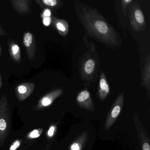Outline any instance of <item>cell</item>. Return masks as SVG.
<instances>
[{
	"label": "cell",
	"mask_w": 150,
	"mask_h": 150,
	"mask_svg": "<svg viewBox=\"0 0 150 150\" xmlns=\"http://www.w3.org/2000/svg\"><path fill=\"white\" fill-rule=\"evenodd\" d=\"M83 41L88 49L79 59L80 78L86 83H93L98 79L100 61L94 42H89L87 36L85 35L83 37Z\"/></svg>",
	"instance_id": "obj_2"
},
{
	"label": "cell",
	"mask_w": 150,
	"mask_h": 150,
	"mask_svg": "<svg viewBox=\"0 0 150 150\" xmlns=\"http://www.w3.org/2000/svg\"><path fill=\"white\" fill-rule=\"evenodd\" d=\"M22 139H16L11 144L8 150H18L22 144Z\"/></svg>",
	"instance_id": "obj_17"
},
{
	"label": "cell",
	"mask_w": 150,
	"mask_h": 150,
	"mask_svg": "<svg viewBox=\"0 0 150 150\" xmlns=\"http://www.w3.org/2000/svg\"><path fill=\"white\" fill-rule=\"evenodd\" d=\"M64 90L61 88H58L49 92L42 97L38 102L35 110H39L48 108L50 106L54 101L63 94Z\"/></svg>",
	"instance_id": "obj_5"
},
{
	"label": "cell",
	"mask_w": 150,
	"mask_h": 150,
	"mask_svg": "<svg viewBox=\"0 0 150 150\" xmlns=\"http://www.w3.org/2000/svg\"><path fill=\"white\" fill-rule=\"evenodd\" d=\"M129 22L132 28L136 32L145 30L146 21L144 13L137 1H134L129 6Z\"/></svg>",
	"instance_id": "obj_4"
},
{
	"label": "cell",
	"mask_w": 150,
	"mask_h": 150,
	"mask_svg": "<svg viewBox=\"0 0 150 150\" xmlns=\"http://www.w3.org/2000/svg\"><path fill=\"white\" fill-rule=\"evenodd\" d=\"M71 150H80L79 145V144L76 143H74L71 146Z\"/></svg>",
	"instance_id": "obj_21"
},
{
	"label": "cell",
	"mask_w": 150,
	"mask_h": 150,
	"mask_svg": "<svg viewBox=\"0 0 150 150\" xmlns=\"http://www.w3.org/2000/svg\"><path fill=\"white\" fill-rule=\"evenodd\" d=\"M52 25L59 34L61 36H66L70 30L68 22L63 19H59L55 17H52Z\"/></svg>",
	"instance_id": "obj_11"
},
{
	"label": "cell",
	"mask_w": 150,
	"mask_h": 150,
	"mask_svg": "<svg viewBox=\"0 0 150 150\" xmlns=\"http://www.w3.org/2000/svg\"><path fill=\"white\" fill-rule=\"evenodd\" d=\"M74 6L86 36L92 38L111 50L121 46L122 40L119 32L100 13L98 9L78 0L74 1Z\"/></svg>",
	"instance_id": "obj_1"
},
{
	"label": "cell",
	"mask_w": 150,
	"mask_h": 150,
	"mask_svg": "<svg viewBox=\"0 0 150 150\" xmlns=\"http://www.w3.org/2000/svg\"><path fill=\"white\" fill-rule=\"evenodd\" d=\"M2 50H1V47L0 46V56H1L2 55Z\"/></svg>",
	"instance_id": "obj_25"
},
{
	"label": "cell",
	"mask_w": 150,
	"mask_h": 150,
	"mask_svg": "<svg viewBox=\"0 0 150 150\" xmlns=\"http://www.w3.org/2000/svg\"><path fill=\"white\" fill-rule=\"evenodd\" d=\"M6 34V31L0 26V36H4Z\"/></svg>",
	"instance_id": "obj_23"
},
{
	"label": "cell",
	"mask_w": 150,
	"mask_h": 150,
	"mask_svg": "<svg viewBox=\"0 0 150 150\" xmlns=\"http://www.w3.org/2000/svg\"><path fill=\"white\" fill-rule=\"evenodd\" d=\"M51 17H45L43 18V23L45 26H49L52 23Z\"/></svg>",
	"instance_id": "obj_20"
},
{
	"label": "cell",
	"mask_w": 150,
	"mask_h": 150,
	"mask_svg": "<svg viewBox=\"0 0 150 150\" xmlns=\"http://www.w3.org/2000/svg\"><path fill=\"white\" fill-rule=\"evenodd\" d=\"M51 12L49 8H46L43 12L42 14V18L45 17H51Z\"/></svg>",
	"instance_id": "obj_19"
},
{
	"label": "cell",
	"mask_w": 150,
	"mask_h": 150,
	"mask_svg": "<svg viewBox=\"0 0 150 150\" xmlns=\"http://www.w3.org/2000/svg\"><path fill=\"white\" fill-rule=\"evenodd\" d=\"M77 101L81 104L87 103L89 104L91 103L92 99L91 98V95L87 88L81 91L76 97Z\"/></svg>",
	"instance_id": "obj_13"
},
{
	"label": "cell",
	"mask_w": 150,
	"mask_h": 150,
	"mask_svg": "<svg viewBox=\"0 0 150 150\" xmlns=\"http://www.w3.org/2000/svg\"><path fill=\"white\" fill-rule=\"evenodd\" d=\"M2 80H1V74H0V89L1 88V86H2Z\"/></svg>",
	"instance_id": "obj_24"
},
{
	"label": "cell",
	"mask_w": 150,
	"mask_h": 150,
	"mask_svg": "<svg viewBox=\"0 0 150 150\" xmlns=\"http://www.w3.org/2000/svg\"><path fill=\"white\" fill-rule=\"evenodd\" d=\"M35 87V84L34 82H25L17 85L15 88V92L18 100H25L33 93Z\"/></svg>",
	"instance_id": "obj_6"
},
{
	"label": "cell",
	"mask_w": 150,
	"mask_h": 150,
	"mask_svg": "<svg viewBox=\"0 0 150 150\" xmlns=\"http://www.w3.org/2000/svg\"><path fill=\"white\" fill-rule=\"evenodd\" d=\"M143 150H150V146L147 143H145L143 145Z\"/></svg>",
	"instance_id": "obj_22"
},
{
	"label": "cell",
	"mask_w": 150,
	"mask_h": 150,
	"mask_svg": "<svg viewBox=\"0 0 150 150\" xmlns=\"http://www.w3.org/2000/svg\"><path fill=\"white\" fill-rule=\"evenodd\" d=\"M43 132V128H37L32 130L27 133L25 137V140L27 141H32L38 138L42 135Z\"/></svg>",
	"instance_id": "obj_15"
},
{
	"label": "cell",
	"mask_w": 150,
	"mask_h": 150,
	"mask_svg": "<svg viewBox=\"0 0 150 150\" xmlns=\"http://www.w3.org/2000/svg\"><path fill=\"white\" fill-rule=\"evenodd\" d=\"M10 112L7 97L3 95L0 98V146L6 142L9 133Z\"/></svg>",
	"instance_id": "obj_3"
},
{
	"label": "cell",
	"mask_w": 150,
	"mask_h": 150,
	"mask_svg": "<svg viewBox=\"0 0 150 150\" xmlns=\"http://www.w3.org/2000/svg\"><path fill=\"white\" fill-rule=\"evenodd\" d=\"M10 57L14 61L20 63L21 61V50L19 45L14 41L9 40L8 42Z\"/></svg>",
	"instance_id": "obj_12"
},
{
	"label": "cell",
	"mask_w": 150,
	"mask_h": 150,
	"mask_svg": "<svg viewBox=\"0 0 150 150\" xmlns=\"http://www.w3.org/2000/svg\"><path fill=\"white\" fill-rule=\"evenodd\" d=\"M133 1L134 0H122L120 1L122 12L125 16H126L127 15L128 7Z\"/></svg>",
	"instance_id": "obj_16"
},
{
	"label": "cell",
	"mask_w": 150,
	"mask_h": 150,
	"mask_svg": "<svg viewBox=\"0 0 150 150\" xmlns=\"http://www.w3.org/2000/svg\"><path fill=\"white\" fill-rule=\"evenodd\" d=\"M99 82L98 94L100 99L104 100L110 93V86L106 74L103 70L99 71Z\"/></svg>",
	"instance_id": "obj_9"
},
{
	"label": "cell",
	"mask_w": 150,
	"mask_h": 150,
	"mask_svg": "<svg viewBox=\"0 0 150 150\" xmlns=\"http://www.w3.org/2000/svg\"><path fill=\"white\" fill-rule=\"evenodd\" d=\"M37 1L40 3L41 6H44L54 9H59L63 6V1L61 0H42Z\"/></svg>",
	"instance_id": "obj_14"
},
{
	"label": "cell",
	"mask_w": 150,
	"mask_h": 150,
	"mask_svg": "<svg viewBox=\"0 0 150 150\" xmlns=\"http://www.w3.org/2000/svg\"><path fill=\"white\" fill-rule=\"evenodd\" d=\"M23 43L26 48L28 58L30 61H33L36 52V42L35 36L30 32H25L23 35Z\"/></svg>",
	"instance_id": "obj_7"
},
{
	"label": "cell",
	"mask_w": 150,
	"mask_h": 150,
	"mask_svg": "<svg viewBox=\"0 0 150 150\" xmlns=\"http://www.w3.org/2000/svg\"><path fill=\"white\" fill-rule=\"evenodd\" d=\"M56 126L55 125H52L50 127L49 129L47 131V133H46V136L47 137L50 138L52 137L55 134V132H56Z\"/></svg>",
	"instance_id": "obj_18"
},
{
	"label": "cell",
	"mask_w": 150,
	"mask_h": 150,
	"mask_svg": "<svg viewBox=\"0 0 150 150\" xmlns=\"http://www.w3.org/2000/svg\"><path fill=\"white\" fill-rule=\"evenodd\" d=\"M141 84L148 92L150 90V54L146 58L141 78Z\"/></svg>",
	"instance_id": "obj_10"
},
{
	"label": "cell",
	"mask_w": 150,
	"mask_h": 150,
	"mask_svg": "<svg viewBox=\"0 0 150 150\" xmlns=\"http://www.w3.org/2000/svg\"><path fill=\"white\" fill-rule=\"evenodd\" d=\"M10 2L14 9L20 15H27L31 11V4L29 0H12Z\"/></svg>",
	"instance_id": "obj_8"
}]
</instances>
